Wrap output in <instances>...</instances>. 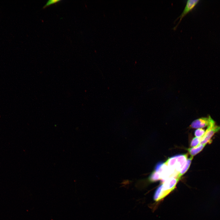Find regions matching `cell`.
Masks as SVG:
<instances>
[{"label": "cell", "instance_id": "obj_1", "mask_svg": "<svg viewBox=\"0 0 220 220\" xmlns=\"http://www.w3.org/2000/svg\"><path fill=\"white\" fill-rule=\"evenodd\" d=\"M179 180L177 178H172L164 182L156 191L154 196V200H160L174 190Z\"/></svg>", "mask_w": 220, "mask_h": 220}, {"label": "cell", "instance_id": "obj_2", "mask_svg": "<svg viewBox=\"0 0 220 220\" xmlns=\"http://www.w3.org/2000/svg\"><path fill=\"white\" fill-rule=\"evenodd\" d=\"M209 123L205 130V133L202 137V141L200 144L206 145L210 143L212 137L216 132L220 130V126L216 124L215 121L210 116Z\"/></svg>", "mask_w": 220, "mask_h": 220}, {"label": "cell", "instance_id": "obj_3", "mask_svg": "<svg viewBox=\"0 0 220 220\" xmlns=\"http://www.w3.org/2000/svg\"><path fill=\"white\" fill-rule=\"evenodd\" d=\"M199 0H188L187 1L186 5L183 11L181 14L176 19L175 21L179 19L177 24L173 28L174 30H175L182 19L190 12L195 7L199 2Z\"/></svg>", "mask_w": 220, "mask_h": 220}, {"label": "cell", "instance_id": "obj_4", "mask_svg": "<svg viewBox=\"0 0 220 220\" xmlns=\"http://www.w3.org/2000/svg\"><path fill=\"white\" fill-rule=\"evenodd\" d=\"M210 115L207 117H202L194 120L191 123L189 127L191 128H202L207 127L210 122Z\"/></svg>", "mask_w": 220, "mask_h": 220}, {"label": "cell", "instance_id": "obj_5", "mask_svg": "<svg viewBox=\"0 0 220 220\" xmlns=\"http://www.w3.org/2000/svg\"><path fill=\"white\" fill-rule=\"evenodd\" d=\"M176 161L175 170L178 174L182 170L187 160V154L179 155L176 156Z\"/></svg>", "mask_w": 220, "mask_h": 220}, {"label": "cell", "instance_id": "obj_6", "mask_svg": "<svg viewBox=\"0 0 220 220\" xmlns=\"http://www.w3.org/2000/svg\"><path fill=\"white\" fill-rule=\"evenodd\" d=\"M206 145L200 144L198 145L188 149L189 154L193 157L201 152Z\"/></svg>", "mask_w": 220, "mask_h": 220}, {"label": "cell", "instance_id": "obj_7", "mask_svg": "<svg viewBox=\"0 0 220 220\" xmlns=\"http://www.w3.org/2000/svg\"><path fill=\"white\" fill-rule=\"evenodd\" d=\"M193 157L191 156L187 159L186 163L184 166L180 171L177 176V178L180 179L181 177L188 170L191 164Z\"/></svg>", "mask_w": 220, "mask_h": 220}, {"label": "cell", "instance_id": "obj_8", "mask_svg": "<svg viewBox=\"0 0 220 220\" xmlns=\"http://www.w3.org/2000/svg\"><path fill=\"white\" fill-rule=\"evenodd\" d=\"M149 179L151 182H154L160 180V176L159 173L155 170L151 174Z\"/></svg>", "mask_w": 220, "mask_h": 220}, {"label": "cell", "instance_id": "obj_9", "mask_svg": "<svg viewBox=\"0 0 220 220\" xmlns=\"http://www.w3.org/2000/svg\"><path fill=\"white\" fill-rule=\"evenodd\" d=\"M202 137L198 138L195 137L191 141L190 146L192 147H195L200 144L202 141Z\"/></svg>", "mask_w": 220, "mask_h": 220}, {"label": "cell", "instance_id": "obj_10", "mask_svg": "<svg viewBox=\"0 0 220 220\" xmlns=\"http://www.w3.org/2000/svg\"><path fill=\"white\" fill-rule=\"evenodd\" d=\"M205 130L203 128H199L195 130L194 134L196 137L200 138L202 137L204 135Z\"/></svg>", "mask_w": 220, "mask_h": 220}, {"label": "cell", "instance_id": "obj_11", "mask_svg": "<svg viewBox=\"0 0 220 220\" xmlns=\"http://www.w3.org/2000/svg\"><path fill=\"white\" fill-rule=\"evenodd\" d=\"M60 0H49L46 2L45 5L43 7V9H45L46 7L50 6L58 3L61 2Z\"/></svg>", "mask_w": 220, "mask_h": 220}]
</instances>
